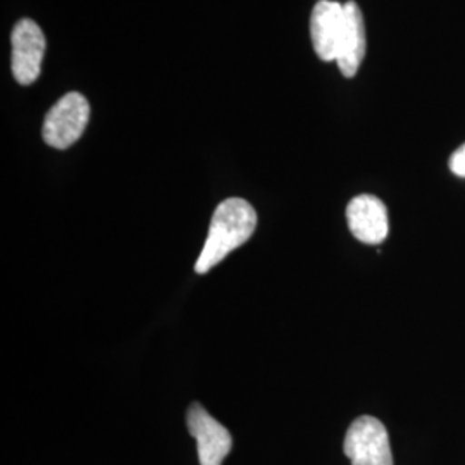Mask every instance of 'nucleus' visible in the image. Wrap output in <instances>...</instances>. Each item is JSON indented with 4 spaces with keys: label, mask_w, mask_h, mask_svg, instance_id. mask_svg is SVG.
<instances>
[{
    "label": "nucleus",
    "mask_w": 465,
    "mask_h": 465,
    "mask_svg": "<svg viewBox=\"0 0 465 465\" xmlns=\"http://www.w3.org/2000/svg\"><path fill=\"white\" fill-rule=\"evenodd\" d=\"M13 74L19 84H32L40 76L45 54V35L32 19L17 21L13 35Z\"/></svg>",
    "instance_id": "4"
},
{
    "label": "nucleus",
    "mask_w": 465,
    "mask_h": 465,
    "mask_svg": "<svg viewBox=\"0 0 465 465\" xmlns=\"http://www.w3.org/2000/svg\"><path fill=\"white\" fill-rule=\"evenodd\" d=\"M450 169L453 174L465 178V143L450 157Z\"/></svg>",
    "instance_id": "9"
},
{
    "label": "nucleus",
    "mask_w": 465,
    "mask_h": 465,
    "mask_svg": "<svg viewBox=\"0 0 465 465\" xmlns=\"http://www.w3.org/2000/svg\"><path fill=\"white\" fill-rule=\"evenodd\" d=\"M255 228L257 214L247 200L228 199L221 202L214 211L195 271L199 274L209 272L232 250L242 247L253 234Z\"/></svg>",
    "instance_id": "1"
},
{
    "label": "nucleus",
    "mask_w": 465,
    "mask_h": 465,
    "mask_svg": "<svg viewBox=\"0 0 465 465\" xmlns=\"http://www.w3.org/2000/svg\"><path fill=\"white\" fill-rule=\"evenodd\" d=\"M190 434L197 440L200 465H221L232 451L230 431L217 422L200 403H193L186 414Z\"/></svg>",
    "instance_id": "5"
},
{
    "label": "nucleus",
    "mask_w": 465,
    "mask_h": 465,
    "mask_svg": "<svg viewBox=\"0 0 465 465\" xmlns=\"http://www.w3.org/2000/svg\"><path fill=\"white\" fill-rule=\"evenodd\" d=\"M345 28L343 4L319 0L311 15V36L317 57L331 63L338 59Z\"/></svg>",
    "instance_id": "6"
},
{
    "label": "nucleus",
    "mask_w": 465,
    "mask_h": 465,
    "mask_svg": "<svg viewBox=\"0 0 465 465\" xmlns=\"http://www.w3.org/2000/svg\"><path fill=\"white\" fill-rule=\"evenodd\" d=\"M90 119V104L82 94L71 92L59 100L44 123V140L54 149H69L76 143Z\"/></svg>",
    "instance_id": "3"
},
{
    "label": "nucleus",
    "mask_w": 465,
    "mask_h": 465,
    "mask_svg": "<svg viewBox=\"0 0 465 465\" xmlns=\"http://www.w3.org/2000/svg\"><path fill=\"white\" fill-rule=\"evenodd\" d=\"M345 9V28L341 36V47L338 54V67L343 76L353 78L366 57V23L361 7L355 2L343 4Z\"/></svg>",
    "instance_id": "8"
},
{
    "label": "nucleus",
    "mask_w": 465,
    "mask_h": 465,
    "mask_svg": "<svg viewBox=\"0 0 465 465\" xmlns=\"http://www.w3.org/2000/svg\"><path fill=\"white\" fill-rule=\"evenodd\" d=\"M347 221L351 234L367 245H380L390 232L386 205L374 195H359L350 200Z\"/></svg>",
    "instance_id": "7"
},
{
    "label": "nucleus",
    "mask_w": 465,
    "mask_h": 465,
    "mask_svg": "<svg viewBox=\"0 0 465 465\" xmlns=\"http://www.w3.org/2000/svg\"><path fill=\"white\" fill-rule=\"evenodd\" d=\"M343 451L351 465H393L390 436L376 417H359L350 424Z\"/></svg>",
    "instance_id": "2"
}]
</instances>
